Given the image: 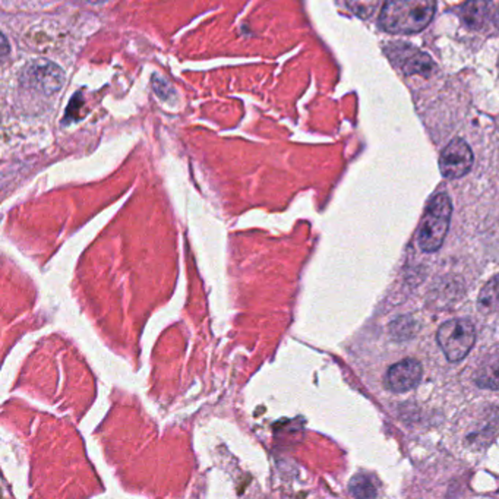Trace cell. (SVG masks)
Masks as SVG:
<instances>
[{
  "label": "cell",
  "instance_id": "6da1fadb",
  "mask_svg": "<svg viewBox=\"0 0 499 499\" xmlns=\"http://www.w3.org/2000/svg\"><path fill=\"white\" fill-rule=\"evenodd\" d=\"M437 0H387L381 12V27L390 34L422 32L434 18Z\"/></svg>",
  "mask_w": 499,
  "mask_h": 499
},
{
  "label": "cell",
  "instance_id": "7a4b0ae2",
  "mask_svg": "<svg viewBox=\"0 0 499 499\" xmlns=\"http://www.w3.org/2000/svg\"><path fill=\"white\" fill-rule=\"evenodd\" d=\"M451 211L453 207L448 195L438 194L430 201L419 230V246L422 251L435 252L441 248L448 233Z\"/></svg>",
  "mask_w": 499,
  "mask_h": 499
},
{
  "label": "cell",
  "instance_id": "3957f363",
  "mask_svg": "<svg viewBox=\"0 0 499 499\" xmlns=\"http://www.w3.org/2000/svg\"><path fill=\"white\" fill-rule=\"evenodd\" d=\"M437 340L447 359L449 362H458L467 356L475 345V327L468 319H451L439 327Z\"/></svg>",
  "mask_w": 499,
  "mask_h": 499
},
{
  "label": "cell",
  "instance_id": "277c9868",
  "mask_svg": "<svg viewBox=\"0 0 499 499\" xmlns=\"http://www.w3.org/2000/svg\"><path fill=\"white\" fill-rule=\"evenodd\" d=\"M472 166L473 152L466 141L456 138L444 148L441 160H439V167H441V173L445 178H463L472 169Z\"/></svg>",
  "mask_w": 499,
  "mask_h": 499
},
{
  "label": "cell",
  "instance_id": "5b68a950",
  "mask_svg": "<svg viewBox=\"0 0 499 499\" xmlns=\"http://www.w3.org/2000/svg\"><path fill=\"white\" fill-rule=\"evenodd\" d=\"M390 56L406 75H422L428 78L432 77L437 70V66L430 56L411 47L402 46L399 49L394 46Z\"/></svg>",
  "mask_w": 499,
  "mask_h": 499
},
{
  "label": "cell",
  "instance_id": "8992f818",
  "mask_svg": "<svg viewBox=\"0 0 499 499\" xmlns=\"http://www.w3.org/2000/svg\"><path fill=\"white\" fill-rule=\"evenodd\" d=\"M422 380V365L418 360L404 359L391 366L387 374V385L394 393H406Z\"/></svg>",
  "mask_w": 499,
  "mask_h": 499
},
{
  "label": "cell",
  "instance_id": "52a82bcc",
  "mask_svg": "<svg viewBox=\"0 0 499 499\" xmlns=\"http://www.w3.org/2000/svg\"><path fill=\"white\" fill-rule=\"evenodd\" d=\"M25 75L30 84L43 89L47 94L55 93L63 84L62 69L51 63H34Z\"/></svg>",
  "mask_w": 499,
  "mask_h": 499
},
{
  "label": "cell",
  "instance_id": "ba28073f",
  "mask_svg": "<svg viewBox=\"0 0 499 499\" xmlns=\"http://www.w3.org/2000/svg\"><path fill=\"white\" fill-rule=\"evenodd\" d=\"M488 14L489 0H468L467 4L463 6L461 18L468 28L479 30L486 23Z\"/></svg>",
  "mask_w": 499,
  "mask_h": 499
},
{
  "label": "cell",
  "instance_id": "9c48e42d",
  "mask_svg": "<svg viewBox=\"0 0 499 499\" xmlns=\"http://www.w3.org/2000/svg\"><path fill=\"white\" fill-rule=\"evenodd\" d=\"M480 310L484 312H499V274L485 284L479 294Z\"/></svg>",
  "mask_w": 499,
  "mask_h": 499
},
{
  "label": "cell",
  "instance_id": "30bf717a",
  "mask_svg": "<svg viewBox=\"0 0 499 499\" xmlns=\"http://www.w3.org/2000/svg\"><path fill=\"white\" fill-rule=\"evenodd\" d=\"M476 383L480 388L486 390H499V359H492L485 364L476 376Z\"/></svg>",
  "mask_w": 499,
  "mask_h": 499
},
{
  "label": "cell",
  "instance_id": "8fae6325",
  "mask_svg": "<svg viewBox=\"0 0 499 499\" xmlns=\"http://www.w3.org/2000/svg\"><path fill=\"white\" fill-rule=\"evenodd\" d=\"M350 492L357 498H374L376 496L375 485L372 484L371 477L356 476L350 482Z\"/></svg>",
  "mask_w": 499,
  "mask_h": 499
},
{
  "label": "cell",
  "instance_id": "7c38bea8",
  "mask_svg": "<svg viewBox=\"0 0 499 499\" xmlns=\"http://www.w3.org/2000/svg\"><path fill=\"white\" fill-rule=\"evenodd\" d=\"M348 8L362 20H368L378 8L380 0H346Z\"/></svg>",
  "mask_w": 499,
  "mask_h": 499
},
{
  "label": "cell",
  "instance_id": "4fadbf2b",
  "mask_svg": "<svg viewBox=\"0 0 499 499\" xmlns=\"http://www.w3.org/2000/svg\"><path fill=\"white\" fill-rule=\"evenodd\" d=\"M495 23L499 27V11L495 14Z\"/></svg>",
  "mask_w": 499,
  "mask_h": 499
},
{
  "label": "cell",
  "instance_id": "5bb4252c",
  "mask_svg": "<svg viewBox=\"0 0 499 499\" xmlns=\"http://www.w3.org/2000/svg\"><path fill=\"white\" fill-rule=\"evenodd\" d=\"M91 2H96V4H100V2H105V0H91Z\"/></svg>",
  "mask_w": 499,
  "mask_h": 499
}]
</instances>
